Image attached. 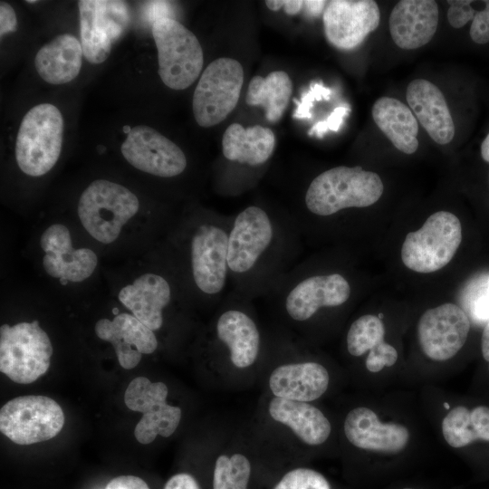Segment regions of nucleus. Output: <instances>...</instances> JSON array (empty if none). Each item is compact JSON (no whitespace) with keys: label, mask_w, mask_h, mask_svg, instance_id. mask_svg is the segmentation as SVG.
<instances>
[{"label":"nucleus","mask_w":489,"mask_h":489,"mask_svg":"<svg viewBox=\"0 0 489 489\" xmlns=\"http://www.w3.org/2000/svg\"><path fill=\"white\" fill-rule=\"evenodd\" d=\"M78 7L83 55L91 63H101L127 28V5L123 1L81 0Z\"/></svg>","instance_id":"obj_12"},{"label":"nucleus","mask_w":489,"mask_h":489,"mask_svg":"<svg viewBox=\"0 0 489 489\" xmlns=\"http://www.w3.org/2000/svg\"><path fill=\"white\" fill-rule=\"evenodd\" d=\"M40 245L44 252V271L63 285L86 280L97 267V254L89 248L74 249L70 231L64 225L47 227L41 235Z\"/></svg>","instance_id":"obj_16"},{"label":"nucleus","mask_w":489,"mask_h":489,"mask_svg":"<svg viewBox=\"0 0 489 489\" xmlns=\"http://www.w3.org/2000/svg\"><path fill=\"white\" fill-rule=\"evenodd\" d=\"M407 101L430 138L440 145L452 141L455 123L446 98L429 81L416 79L407 87Z\"/></svg>","instance_id":"obj_21"},{"label":"nucleus","mask_w":489,"mask_h":489,"mask_svg":"<svg viewBox=\"0 0 489 489\" xmlns=\"http://www.w3.org/2000/svg\"><path fill=\"white\" fill-rule=\"evenodd\" d=\"M327 1L318 0H307L303 1V6L305 7V13L312 17L319 16L327 5Z\"/></svg>","instance_id":"obj_43"},{"label":"nucleus","mask_w":489,"mask_h":489,"mask_svg":"<svg viewBox=\"0 0 489 489\" xmlns=\"http://www.w3.org/2000/svg\"><path fill=\"white\" fill-rule=\"evenodd\" d=\"M438 5L434 0H401L389 15V32L396 45L413 50L434 37L438 24Z\"/></svg>","instance_id":"obj_19"},{"label":"nucleus","mask_w":489,"mask_h":489,"mask_svg":"<svg viewBox=\"0 0 489 489\" xmlns=\"http://www.w3.org/2000/svg\"><path fill=\"white\" fill-rule=\"evenodd\" d=\"M404 489H413V488H404Z\"/></svg>","instance_id":"obj_48"},{"label":"nucleus","mask_w":489,"mask_h":489,"mask_svg":"<svg viewBox=\"0 0 489 489\" xmlns=\"http://www.w3.org/2000/svg\"><path fill=\"white\" fill-rule=\"evenodd\" d=\"M465 313L479 322L489 321V273L472 279L462 293Z\"/></svg>","instance_id":"obj_33"},{"label":"nucleus","mask_w":489,"mask_h":489,"mask_svg":"<svg viewBox=\"0 0 489 489\" xmlns=\"http://www.w3.org/2000/svg\"><path fill=\"white\" fill-rule=\"evenodd\" d=\"M331 90L323 85L312 82L310 85L309 90L302 93L300 101L294 100L297 104V108L294 110L293 118L297 120L310 119L312 117L311 109L314 101H321V99L329 100Z\"/></svg>","instance_id":"obj_36"},{"label":"nucleus","mask_w":489,"mask_h":489,"mask_svg":"<svg viewBox=\"0 0 489 489\" xmlns=\"http://www.w3.org/2000/svg\"><path fill=\"white\" fill-rule=\"evenodd\" d=\"M105 489H150L148 484L135 475H120L111 479Z\"/></svg>","instance_id":"obj_40"},{"label":"nucleus","mask_w":489,"mask_h":489,"mask_svg":"<svg viewBox=\"0 0 489 489\" xmlns=\"http://www.w3.org/2000/svg\"><path fill=\"white\" fill-rule=\"evenodd\" d=\"M446 443L455 448L476 441L489 442V408L478 406L469 410L463 406L451 409L442 421Z\"/></svg>","instance_id":"obj_30"},{"label":"nucleus","mask_w":489,"mask_h":489,"mask_svg":"<svg viewBox=\"0 0 489 489\" xmlns=\"http://www.w3.org/2000/svg\"><path fill=\"white\" fill-rule=\"evenodd\" d=\"M344 432L355 446L374 452L398 453L409 439L408 428L398 423H382L377 414L364 407L349 412L344 421Z\"/></svg>","instance_id":"obj_18"},{"label":"nucleus","mask_w":489,"mask_h":489,"mask_svg":"<svg viewBox=\"0 0 489 489\" xmlns=\"http://www.w3.org/2000/svg\"><path fill=\"white\" fill-rule=\"evenodd\" d=\"M462 242V225L451 212L432 214L417 231L408 233L401 247L404 265L429 273L449 264Z\"/></svg>","instance_id":"obj_8"},{"label":"nucleus","mask_w":489,"mask_h":489,"mask_svg":"<svg viewBox=\"0 0 489 489\" xmlns=\"http://www.w3.org/2000/svg\"><path fill=\"white\" fill-rule=\"evenodd\" d=\"M64 425L60 405L45 396H22L0 410V430L18 445H32L54 437Z\"/></svg>","instance_id":"obj_11"},{"label":"nucleus","mask_w":489,"mask_h":489,"mask_svg":"<svg viewBox=\"0 0 489 489\" xmlns=\"http://www.w3.org/2000/svg\"><path fill=\"white\" fill-rule=\"evenodd\" d=\"M292 92V82L283 71H273L267 76H254L247 88L245 101L261 106L270 122H277L285 111Z\"/></svg>","instance_id":"obj_29"},{"label":"nucleus","mask_w":489,"mask_h":489,"mask_svg":"<svg viewBox=\"0 0 489 489\" xmlns=\"http://www.w3.org/2000/svg\"><path fill=\"white\" fill-rule=\"evenodd\" d=\"M266 6L272 11H278L282 7L287 14L294 15L302 11L303 1L301 0H271L265 1Z\"/></svg>","instance_id":"obj_42"},{"label":"nucleus","mask_w":489,"mask_h":489,"mask_svg":"<svg viewBox=\"0 0 489 489\" xmlns=\"http://www.w3.org/2000/svg\"><path fill=\"white\" fill-rule=\"evenodd\" d=\"M118 298L139 321L154 331L163 325V312L171 302L172 289L164 276L146 273L121 288Z\"/></svg>","instance_id":"obj_20"},{"label":"nucleus","mask_w":489,"mask_h":489,"mask_svg":"<svg viewBox=\"0 0 489 489\" xmlns=\"http://www.w3.org/2000/svg\"><path fill=\"white\" fill-rule=\"evenodd\" d=\"M139 208V201L129 189L115 182L97 179L82 193L77 212L81 224L91 237L102 244H111Z\"/></svg>","instance_id":"obj_3"},{"label":"nucleus","mask_w":489,"mask_h":489,"mask_svg":"<svg viewBox=\"0 0 489 489\" xmlns=\"http://www.w3.org/2000/svg\"><path fill=\"white\" fill-rule=\"evenodd\" d=\"M350 109L344 106L337 107L327 120L319 121L309 131L310 136L321 138L328 130L337 131L342 124L344 117Z\"/></svg>","instance_id":"obj_38"},{"label":"nucleus","mask_w":489,"mask_h":489,"mask_svg":"<svg viewBox=\"0 0 489 489\" xmlns=\"http://www.w3.org/2000/svg\"><path fill=\"white\" fill-rule=\"evenodd\" d=\"M274 146L272 129L260 125L244 128L233 123L222 139V151L226 159L251 167L264 164L273 155Z\"/></svg>","instance_id":"obj_27"},{"label":"nucleus","mask_w":489,"mask_h":489,"mask_svg":"<svg viewBox=\"0 0 489 489\" xmlns=\"http://www.w3.org/2000/svg\"><path fill=\"white\" fill-rule=\"evenodd\" d=\"M35 2H36V1H34V0H32V1H26V3H31V4L35 3Z\"/></svg>","instance_id":"obj_47"},{"label":"nucleus","mask_w":489,"mask_h":489,"mask_svg":"<svg viewBox=\"0 0 489 489\" xmlns=\"http://www.w3.org/2000/svg\"><path fill=\"white\" fill-rule=\"evenodd\" d=\"M231 220L200 221L190 233L188 262L192 282L205 296H222L229 282Z\"/></svg>","instance_id":"obj_6"},{"label":"nucleus","mask_w":489,"mask_h":489,"mask_svg":"<svg viewBox=\"0 0 489 489\" xmlns=\"http://www.w3.org/2000/svg\"><path fill=\"white\" fill-rule=\"evenodd\" d=\"M474 3L472 0L448 1L447 20L452 27L459 29L466 25L475 12Z\"/></svg>","instance_id":"obj_37"},{"label":"nucleus","mask_w":489,"mask_h":489,"mask_svg":"<svg viewBox=\"0 0 489 489\" xmlns=\"http://www.w3.org/2000/svg\"><path fill=\"white\" fill-rule=\"evenodd\" d=\"M63 133V118L50 103L33 107L24 117L16 137L15 158L28 176L49 172L59 159Z\"/></svg>","instance_id":"obj_4"},{"label":"nucleus","mask_w":489,"mask_h":489,"mask_svg":"<svg viewBox=\"0 0 489 489\" xmlns=\"http://www.w3.org/2000/svg\"><path fill=\"white\" fill-rule=\"evenodd\" d=\"M158 50V74L172 90L188 88L198 78L204 55L196 35L173 18H158L152 24Z\"/></svg>","instance_id":"obj_5"},{"label":"nucleus","mask_w":489,"mask_h":489,"mask_svg":"<svg viewBox=\"0 0 489 489\" xmlns=\"http://www.w3.org/2000/svg\"><path fill=\"white\" fill-rule=\"evenodd\" d=\"M295 256V221L277 220L255 205L231 220L227 262L235 293L267 294L290 271Z\"/></svg>","instance_id":"obj_1"},{"label":"nucleus","mask_w":489,"mask_h":489,"mask_svg":"<svg viewBox=\"0 0 489 489\" xmlns=\"http://www.w3.org/2000/svg\"><path fill=\"white\" fill-rule=\"evenodd\" d=\"M329 381L322 365L307 361L277 367L270 376L269 386L277 398L309 402L325 393Z\"/></svg>","instance_id":"obj_22"},{"label":"nucleus","mask_w":489,"mask_h":489,"mask_svg":"<svg viewBox=\"0 0 489 489\" xmlns=\"http://www.w3.org/2000/svg\"><path fill=\"white\" fill-rule=\"evenodd\" d=\"M480 156L485 163L489 164V132L480 144Z\"/></svg>","instance_id":"obj_45"},{"label":"nucleus","mask_w":489,"mask_h":489,"mask_svg":"<svg viewBox=\"0 0 489 489\" xmlns=\"http://www.w3.org/2000/svg\"><path fill=\"white\" fill-rule=\"evenodd\" d=\"M17 19L14 8L6 2L0 3V35L16 31Z\"/></svg>","instance_id":"obj_39"},{"label":"nucleus","mask_w":489,"mask_h":489,"mask_svg":"<svg viewBox=\"0 0 489 489\" xmlns=\"http://www.w3.org/2000/svg\"><path fill=\"white\" fill-rule=\"evenodd\" d=\"M273 489H331L321 473L305 467L288 471Z\"/></svg>","instance_id":"obj_34"},{"label":"nucleus","mask_w":489,"mask_h":489,"mask_svg":"<svg viewBox=\"0 0 489 489\" xmlns=\"http://www.w3.org/2000/svg\"><path fill=\"white\" fill-rule=\"evenodd\" d=\"M53 350L38 321L0 328V371L11 380L29 384L43 375Z\"/></svg>","instance_id":"obj_7"},{"label":"nucleus","mask_w":489,"mask_h":489,"mask_svg":"<svg viewBox=\"0 0 489 489\" xmlns=\"http://www.w3.org/2000/svg\"><path fill=\"white\" fill-rule=\"evenodd\" d=\"M271 417L289 427L304 443L318 446L324 443L331 431V427L316 407L302 401L274 398L269 405Z\"/></svg>","instance_id":"obj_26"},{"label":"nucleus","mask_w":489,"mask_h":489,"mask_svg":"<svg viewBox=\"0 0 489 489\" xmlns=\"http://www.w3.org/2000/svg\"><path fill=\"white\" fill-rule=\"evenodd\" d=\"M323 28L328 42L340 50H352L376 30L380 12L372 0H333L323 12Z\"/></svg>","instance_id":"obj_15"},{"label":"nucleus","mask_w":489,"mask_h":489,"mask_svg":"<svg viewBox=\"0 0 489 489\" xmlns=\"http://www.w3.org/2000/svg\"><path fill=\"white\" fill-rule=\"evenodd\" d=\"M371 113L376 125L396 149L405 154L417 151L418 123L407 105L395 98L381 97L373 104Z\"/></svg>","instance_id":"obj_28"},{"label":"nucleus","mask_w":489,"mask_h":489,"mask_svg":"<svg viewBox=\"0 0 489 489\" xmlns=\"http://www.w3.org/2000/svg\"><path fill=\"white\" fill-rule=\"evenodd\" d=\"M82 54L79 40L72 34H62L40 48L34 58V66L46 82L63 84L78 76Z\"/></svg>","instance_id":"obj_25"},{"label":"nucleus","mask_w":489,"mask_h":489,"mask_svg":"<svg viewBox=\"0 0 489 489\" xmlns=\"http://www.w3.org/2000/svg\"><path fill=\"white\" fill-rule=\"evenodd\" d=\"M95 333L112 344L120 365L127 369L135 368L142 354H150L158 347L154 331L127 312L118 313L112 320H99Z\"/></svg>","instance_id":"obj_17"},{"label":"nucleus","mask_w":489,"mask_h":489,"mask_svg":"<svg viewBox=\"0 0 489 489\" xmlns=\"http://www.w3.org/2000/svg\"><path fill=\"white\" fill-rule=\"evenodd\" d=\"M244 83L239 62L218 58L210 62L200 76L192 100L196 121L207 128L223 121L235 108Z\"/></svg>","instance_id":"obj_10"},{"label":"nucleus","mask_w":489,"mask_h":489,"mask_svg":"<svg viewBox=\"0 0 489 489\" xmlns=\"http://www.w3.org/2000/svg\"><path fill=\"white\" fill-rule=\"evenodd\" d=\"M163 489H200V486L193 475L178 473L167 481Z\"/></svg>","instance_id":"obj_41"},{"label":"nucleus","mask_w":489,"mask_h":489,"mask_svg":"<svg viewBox=\"0 0 489 489\" xmlns=\"http://www.w3.org/2000/svg\"><path fill=\"white\" fill-rule=\"evenodd\" d=\"M168 387L163 382H151L146 377H137L130 381L124 394L128 408L150 417L162 412L168 404Z\"/></svg>","instance_id":"obj_31"},{"label":"nucleus","mask_w":489,"mask_h":489,"mask_svg":"<svg viewBox=\"0 0 489 489\" xmlns=\"http://www.w3.org/2000/svg\"><path fill=\"white\" fill-rule=\"evenodd\" d=\"M268 293L283 297L284 311L295 321H306L322 308L348 302L351 287L340 273L298 277L290 270Z\"/></svg>","instance_id":"obj_9"},{"label":"nucleus","mask_w":489,"mask_h":489,"mask_svg":"<svg viewBox=\"0 0 489 489\" xmlns=\"http://www.w3.org/2000/svg\"><path fill=\"white\" fill-rule=\"evenodd\" d=\"M444 407H445L446 408H449V405H448L447 403H445V404H444Z\"/></svg>","instance_id":"obj_46"},{"label":"nucleus","mask_w":489,"mask_h":489,"mask_svg":"<svg viewBox=\"0 0 489 489\" xmlns=\"http://www.w3.org/2000/svg\"><path fill=\"white\" fill-rule=\"evenodd\" d=\"M481 350L484 359L489 362V321L485 325L482 334Z\"/></svg>","instance_id":"obj_44"},{"label":"nucleus","mask_w":489,"mask_h":489,"mask_svg":"<svg viewBox=\"0 0 489 489\" xmlns=\"http://www.w3.org/2000/svg\"><path fill=\"white\" fill-rule=\"evenodd\" d=\"M468 23L470 39L478 45L489 43V0L477 1V8Z\"/></svg>","instance_id":"obj_35"},{"label":"nucleus","mask_w":489,"mask_h":489,"mask_svg":"<svg viewBox=\"0 0 489 489\" xmlns=\"http://www.w3.org/2000/svg\"><path fill=\"white\" fill-rule=\"evenodd\" d=\"M251 474L250 461L244 455H221L215 463L213 489H248Z\"/></svg>","instance_id":"obj_32"},{"label":"nucleus","mask_w":489,"mask_h":489,"mask_svg":"<svg viewBox=\"0 0 489 489\" xmlns=\"http://www.w3.org/2000/svg\"><path fill=\"white\" fill-rule=\"evenodd\" d=\"M383 191V182L377 173L360 166H339L312 179L304 203L311 214L329 216L347 208L369 206L380 198Z\"/></svg>","instance_id":"obj_2"},{"label":"nucleus","mask_w":489,"mask_h":489,"mask_svg":"<svg viewBox=\"0 0 489 489\" xmlns=\"http://www.w3.org/2000/svg\"><path fill=\"white\" fill-rule=\"evenodd\" d=\"M120 151L131 166L159 177H177L187 168V158L182 149L148 126L130 129Z\"/></svg>","instance_id":"obj_13"},{"label":"nucleus","mask_w":489,"mask_h":489,"mask_svg":"<svg viewBox=\"0 0 489 489\" xmlns=\"http://www.w3.org/2000/svg\"><path fill=\"white\" fill-rule=\"evenodd\" d=\"M469 331L470 320L465 312L447 302L422 314L417 324L418 342L427 357L444 361L463 348Z\"/></svg>","instance_id":"obj_14"},{"label":"nucleus","mask_w":489,"mask_h":489,"mask_svg":"<svg viewBox=\"0 0 489 489\" xmlns=\"http://www.w3.org/2000/svg\"><path fill=\"white\" fill-rule=\"evenodd\" d=\"M385 327L382 321L371 314L355 320L347 333V349L350 355L360 357L369 351L366 368L376 373L384 367L393 366L398 360L396 349L384 340Z\"/></svg>","instance_id":"obj_24"},{"label":"nucleus","mask_w":489,"mask_h":489,"mask_svg":"<svg viewBox=\"0 0 489 489\" xmlns=\"http://www.w3.org/2000/svg\"><path fill=\"white\" fill-rule=\"evenodd\" d=\"M216 331L235 367L244 369L254 363L260 350V333L253 318L244 310L228 308L222 312Z\"/></svg>","instance_id":"obj_23"}]
</instances>
